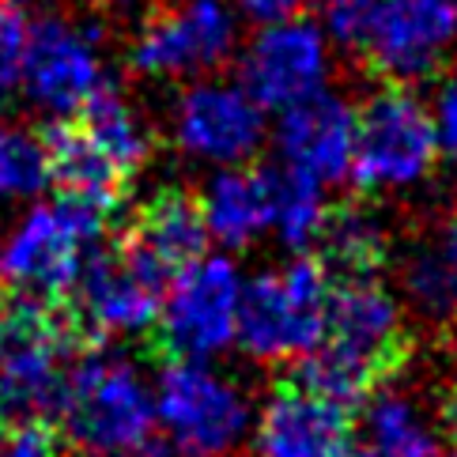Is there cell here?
Wrapping results in <instances>:
<instances>
[{"label": "cell", "instance_id": "24", "mask_svg": "<svg viewBox=\"0 0 457 457\" xmlns=\"http://www.w3.org/2000/svg\"><path fill=\"white\" fill-rule=\"evenodd\" d=\"M50 186V159L42 137L27 129H0V201H35Z\"/></svg>", "mask_w": 457, "mask_h": 457}, {"label": "cell", "instance_id": "17", "mask_svg": "<svg viewBox=\"0 0 457 457\" xmlns=\"http://www.w3.org/2000/svg\"><path fill=\"white\" fill-rule=\"evenodd\" d=\"M42 144H46V159H50V186H57L64 197L91 201L106 212L121 204L129 189V174L84 133L79 121L57 118L42 133Z\"/></svg>", "mask_w": 457, "mask_h": 457}, {"label": "cell", "instance_id": "23", "mask_svg": "<svg viewBox=\"0 0 457 457\" xmlns=\"http://www.w3.org/2000/svg\"><path fill=\"white\" fill-rule=\"evenodd\" d=\"M261 186H265V204H269V227H276L287 246L306 250L310 238L318 231V220L325 212L321 201V182L306 178L291 167H261Z\"/></svg>", "mask_w": 457, "mask_h": 457}, {"label": "cell", "instance_id": "9", "mask_svg": "<svg viewBox=\"0 0 457 457\" xmlns=\"http://www.w3.org/2000/svg\"><path fill=\"white\" fill-rule=\"evenodd\" d=\"M238 295L242 284L231 257H197L178 269L152 325L159 352L167 359H208L231 348Z\"/></svg>", "mask_w": 457, "mask_h": 457}, {"label": "cell", "instance_id": "4", "mask_svg": "<svg viewBox=\"0 0 457 457\" xmlns=\"http://www.w3.org/2000/svg\"><path fill=\"white\" fill-rule=\"evenodd\" d=\"M438 155L431 110L408 84H386L355 110L348 178L359 193L416 186L431 178Z\"/></svg>", "mask_w": 457, "mask_h": 457}, {"label": "cell", "instance_id": "6", "mask_svg": "<svg viewBox=\"0 0 457 457\" xmlns=\"http://www.w3.org/2000/svg\"><path fill=\"white\" fill-rule=\"evenodd\" d=\"M155 420L182 457H231L250 435V401L235 382L201 367V359H167Z\"/></svg>", "mask_w": 457, "mask_h": 457}, {"label": "cell", "instance_id": "29", "mask_svg": "<svg viewBox=\"0 0 457 457\" xmlns=\"http://www.w3.org/2000/svg\"><path fill=\"white\" fill-rule=\"evenodd\" d=\"M310 0H235V8L242 15H250L253 23H272V20H287V15H303Z\"/></svg>", "mask_w": 457, "mask_h": 457}, {"label": "cell", "instance_id": "26", "mask_svg": "<svg viewBox=\"0 0 457 457\" xmlns=\"http://www.w3.org/2000/svg\"><path fill=\"white\" fill-rule=\"evenodd\" d=\"M27 15L20 4L0 0V91L15 87L23 64V46H27Z\"/></svg>", "mask_w": 457, "mask_h": 457}, {"label": "cell", "instance_id": "22", "mask_svg": "<svg viewBox=\"0 0 457 457\" xmlns=\"http://www.w3.org/2000/svg\"><path fill=\"white\" fill-rule=\"evenodd\" d=\"M76 113H79L84 133L99 144L129 178L144 167V159L152 152V137H148V129H144L140 113L129 106V99L110 84V79Z\"/></svg>", "mask_w": 457, "mask_h": 457}, {"label": "cell", "instance_id": "18", "mask_svg": "<svg viewBox=\"0 0 457 457\" xmlns=\"http://www.w3.org/2000/svg\"><path fill=\"white\" fill-rule=\"evenodd\" d=\"M310 242L318 246L314 257L325 265L329 280L378 276L389 265V235L363 201H340L325 208Z\"/></svg>", "mask_w": 457, "mask_h": 457}, {"label": "cell", "instance_id": "20", "mask_svg": "<svg viewBox=\"0 0 457 457\" xmlns=\"http://www.w3.org/2000/svg\"><path fill=\"white\" fill-rule=\"evenodd\" d=\"M201 216L208 235L223 242L227 250H242L269 227V204L265 186H261L257 170H220L208 178L201 193Z\"/></svg>", "mask_w": 457, "mask_h": 457}, {"label": "cell", "instance_id": "25", "mask_svg": "<svg viewBox=\"0 0 457 457\" xmlns=\"http://www.w3.org/2000/svg\"><path fill=\"white\" fill-rule=\"evenodd\" d=\"M378 4L382 0H318V27L325 30L329 46H340L348 54H363Z\"/></svg>", "mask_w": 457, "mask_h": 457}, {"label": "cell", "instance_id": "1", "mask_svg": "<svg viewBox=\"0 0 457 457\" xmlns=\"http://www.w3.org/2000/svg\"><path fill=\"white\" fill-rule=\"evenodd\" d=\"M412 348L416 337L404 325V310L378 276L333 280L321 340L291 359L287 382L352 408L394 378Z\"/></svg>", "mask_w": 457, "mask_h": 457}, {"label": "cell", "instance_id": "7", "mask_svg": "<svg viewBox=\"0 0 457 457\" xmlns=\"http://www.w3.org/2000/svg\"><path fill=\"white\" fill-rule=\"evenodd\" d=\"M238 8L227 0H178L144 15L129 64L152 79H189L223 69L238 54Z\"/></svg>", "mask_w": 457, "mask_h": 457}, {"label": "cell", "instance_id": "31", "mask_svg": "<svg viewBox=\"0 0 457 457\" xmlns=\"http://www.w3.org/2000/svg\"><path fill=\"white\" fill-rule=\"evenodd\" d=\"M106 8L118 15H148L155 8V0H106Z\"/></svg>", "mask_w": 457, "mask_h": 457}, {"label": "cell", "instance_id": "2", "mask_svg": "<svg viewBox=\"0 0 457 457\" xmlns=\"http://www.w3.org/2000/svg\"><path fill=\"white\" fill-rule=\"evenodd\" d=\"M110 212L57 193V201L30 204L0 242V284L15 295L64 303L84 257L106 235Z\"/></svg>", "mask_w": 457, "mask_h": 457}, {"label": "cell", "instance_id": "3", "mask_svg": "<svg viewBox=\"0 0 457 457\" xmlns=\"http://www.w3.org/2000/svg\"><path fill=\"white\" fill-rule=\"evenodd\" d=\"M57 416L79 450L113 457L152 438L155 401L129 359L87 352L64 370Z\"/></svg>", "mask_w": 457, "mask_h": 457}, {"label": "cell", "instance_id": "11", "mask_svg": "<svg viewBox=\"0 0 457 457\" xmlns=\"http://www.w3.org/2000/svg\"><path fill=\"white\" fill-rule=\"evenodd\" d=\"M170 133L186 155L235 167L253 159L265 144V110L250 99L242 84L197 79L178 95Z\"/></svg>", "mask_w": 457, "mask_h": 457}, {"label": "cell", "instance_id": "5", "mask_svg": "<svg viewBox=\"0 0 457 457\" xmlns=\"http://www.w3.org/2000/svg\"><path fill=\"white\" fill-rule=\"evenodd\" d=\"M329 272L314 253L295 257L280 272H261L238 295L235 337L261 363H291L310 352L325 329Z\"/></svg>", "mask_w": 457, "mask_h": 457}, {"label": "cell", "instance_id": "28", "mask_svg": "<svg viewBox=\"0 0 457 457\" xmlns=\"http://www.w3.org/2000/svg\"><path fill=\"white\" fill-rule=\"evenodd\" d=\"M0 457H57V435L50 423H20L0 438Z\"/></svg>", "mask_w": 457, "mask_h": 457}, {"label": "cell", "instance_id": "19", "mask_svg": "<svg viewBox=\"0 0 457 457\" xmlns=\"http://www.w3.org/2000/svg\"><path fill=\"white\" fill-rule=\"evenodd\" d=\"M129 235L144 242L167 269H186L189 261L204 257L208 227L201 216V201L186 189H162L152 201H144L140 212L129 223Z\"/></svg>", "mask_w": 457, "mask_h": 457}, {"label": "cell", "instance_id": "12", "mask_svg": "<svg viewBox=\"0 0 457 457\" xmlns=\"http://www.w3.org/2000/svg\"><path fill=\"white\" fill-rule=\"evenodd\" d=\"M457 46V0H382L363 57L389 84H416Z\"/></svg>", "mask_w": 457, "mask_h": 457}, {"label": "cell", "instance_id": "8", "mask_svg": "<svg viewBox=\"0 0 457 457\" xmlns=\"http://www.w3.org/2000/svg\"><path fill=\"white\" fill-rule=\"evenodd\" d=\"M103 30L91 20H72V15H38L27 23V46L20 79L27 99L54 118H72L95 91L106 84Z\"/></svg>", "mask_w": 457, "mask_h": 457}, {"label": "cell", "instance_id": "35", "mask_svg": "<svg viewBox=\"0 0 457 457\" xmlns=\"http://www.w3.org/2000/svg\"><path fill=\"white\" fill-rule=\"evenodd\" d=\"M453 457H457V450H453Z\"/></svg>", "mask_w": 457, "mask_h": 457}, {"label": "cell", "instance_id": "32", "mask_svg": "<svg viewBox=\"0 0 457 457\" xmlns=\"http://www.w3.org/2000/svg\"><path fill=\"white\" fill-rule=\"evenodd\" d=\"M113 457H174V450L170 446H162V443H140V446H133V450H121V453H113Z\"/></svg>", "mask_w": 457, "mask_h": 457}, {"label": "cell", "instance_id": "10", "mask_svg": "<svg viewBox=\"0 0 457 457\" xmlns=\"http://www.w3.org/2000/svg\"><path fill=\"white\" fill-rule=\"evenodd\" d=\"M329 72L333 46L318 20L303 15L261 23L238 54V84L261 110H284L325 91Z\"/></svg>", "mask_w": 457, "mask_h": 457}, {"label": "cell", "instance_id": "21", "mask_svg": "<svg viewBox=\"0 0 457 457\" xmlns=\"http://www.w3.org/2000/svg\"><path fill=\"white\" fill-rule=\"evenodd\" d=\"M367 453L374 457H443V438L428 416L394 389H374L363 408Z\"/></svg>", "mask_w": 457, "mask_h": 457}, {"label": "cell", "instance_id": "15", "mask_svg": "<svg viewBox=\"0 0 457 457\" xmlns=\"http://www.w3.org/2000/svg\"><path fill=\"white\" fill-rule=\"evenodd\" d=\"M355 140V110L340 95L318 91L310 99L284 106L276 121V148L284 167L329 186L348 178Z\"/></svg>", "mask_w": 457, "mask_h": 457}, {"label": "cell", "instance_id": "14", "mask_svg": "<svg viewBox=\"0 0 457 457\" xmlns=\"http://www.w3.org/2000/svg\"><path fill=\"white\" fill-rule=\"evenodd\" d=\"M253 446L261 457H348L352 408L325 401L284 378V386L272 389L261 412Z\"/></svg>", "mask_w": 457, "mask_h": 457}, {"label": "cell", "instance_id": "33", "mask_svg": "<svg viewBox=\"0 0 457 457\" xmlns=\"http://www.w3.org/2000/svg\"><path fill=\"white\" fill-rule=\"evenodd\" d=\"M348 457H374V453H367V450H363V453H348Z\"/></svg>", "mask_w": 457, "mask_h": 457}, {"label": "cell", "instance_id": "27", "mask_svg": "<svg viewBox=\"0 0 457 457\" xmlns=\"http://www.w3.org/2000/svg\"><path fill=\"white\" fill-rule=\"evenodd\" d=\"M431 121H435V137H438V152L457 159V69L443 76V84L435 91V106H431Z\"/></svg>", "mask_w": 457, "mask_h": 457}, {"label": "cell", "instance_id": "30", "mask_svg": "<svg viewBox=\"0 0 457 457\" xmlns=\"http://www.w3.org/2000/svg\"><path fill=\"white\" fill-rule=\"evenodd\" d=\"M438 438L457 450V382L446 386L438 397Z\"/></svg>", "mask_w": 457, "mask_h": 457}, {"label": "cell", "instance_id": "34", "mask_svg": "<svg viewBox=\"0 0 457 457\" xmlns=\"http://www.w3.org/2000/svg\"><path fill=\"white\" fill-rule=\"evenodd\" d=\"M12 4H20V8H23V4H30V0H12Z\"/></svg>", "mask_w": 457, "mask_h": 457}, {"label": "cell", "instance_id": "16", "mask_svg": "<svg viewBox=\"0 0 457 457\" xmlns=\"http://www.w3.org/2000/svg\"><path fill=\"white\" fill-rule=\"evenodd\" d=\"M401 295L431 329L457 325V208L431 212L401 250Z\"/></svg>", "mask_w": 457, "mask_h": 457}, {"label": "cell", "instance_id": "13", "mask_svg": "<svg viewBox=\"0 0 457 457\" xmlns=\"http://www.w3.org/2000/svg\"><path fill=\"white\" fill-rule=\"evenodd\" d=\"M69 299V318L84 345H99L106 337L148 333L159 318L162 291L144 280L118 246H95L76 272Z\"/></svg>", "mask_w": 457, "mask_h": 457}]
</instances>
